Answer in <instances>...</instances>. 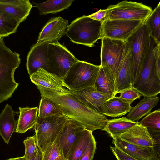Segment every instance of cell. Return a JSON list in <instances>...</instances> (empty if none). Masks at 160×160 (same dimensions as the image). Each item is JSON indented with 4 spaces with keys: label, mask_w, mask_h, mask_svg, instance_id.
Returning a JSON list of instances; mask_svg holds the SVG:
<instances>
[{
    "label": "cell",
    "mask_w": 160,
    "mask_h": 160,
    "mask_svg": "<svg viewBox=\"0 0 160 160\" xmlns=\"http://www.w3.org/2000/svg\"><path fill=\"white\" fill-rule=\"evenodd\" d=\"M41 97L49 99L61 109L63 115L75 120L92 132L103 129L108 119L106 116L87 108L69 93H62L37 87Z\"/></svg>",
    "instance_id": "1"
},
{
    "label": "cell",
    "mask_w": 160,
    "mask_h": 160,
    "mask_svg": "<svg viewBox=\"0 0 160 160\" xmlns=\"http://www.w3.org/2000/svg\"><path fill=\"white\" fill-rule=\"evenodd\" d=\"M21 62L20 54L12 52L0 39V103L10 98L19 85L14 73Z\"/></svg>",
    "instance_id": "2"
},
{
    "label": "cell",
    "mask_w": 160,
    "mask_h": 160,
    "mask_svg": "<svg viewBox=\"0 0 160 160\" xmlns=\"http://www.w3.org/2000/svg\"><path fill=\"white\" fill-rule=\"evenodd\" d=\"M66 35L74 43L93 47L103 38L102 22L84 15L68 25Z\"/></svg>",
    "instance_id": "3"
},
{
    "label": "cell",
    "mask_w": 160,
    "mask_h": 160,
    "mask_svg": "<svg viewBox=\"0 0 160 160\" xmlns=\"http://www.w3.org/2000/svg\"><path fill=\"white\" fill-rule=\"evenodd\" d=\"M128 40L131 44L133 62V86L140 76L147 57L153 45V40L144 22Z\"/></svg>",
    "instance_id": "4"
},
{
    "label": "cell",
    "mask_w": 160,
    "mask_h": 160,
    "mask_svg": "<svg viewBox=\"0 0 160 160\" xmlns=\"http://www.w3.org/2000/svg\"><path fill=\"white\" fill-rule=\"evenodd\" d=\"M67 119L59 114L43 118L38 116L34 126L35 135L38 147L42 153L54 142Z\"/></svg>",
    "instance_id": "5"
},
{
    "label": "cell",
    "mask_w": 160,
    "mask_h": 160,
    "mask_svg": "<svg viewBox=\"0 0 160 160\" xmlns=\"http://www.w3.org/2000/svg\"><path fill=\"white\" fill-rule=\"evenodd\" d=\"M101 65L78 60L74 64L63 78L68 89L94 87Z\"/></svg>",
    "instance_id": "6"
},
{
    "label": "cell",
    "mask_w": 160,
    "mask_h": 160,
    "mask_svg": "<svg viewBox=\"0 0 160 160\" xmlns=\"http://www.w3.org/2000/svg\"><path fill=\"white\" fill-rule=\"evenodd\" d=\"M108 19L141 21L144 22L153 10L142 3L123 1L106 8Z\"/></svg>",
    "instance_id": "7"
},
{
    "label": "cell",
    "mask_w": 160,
    "mask_h": 160,
    "mask_svg": "<svg viewBox=\"0 0 160 160\" xmlns=\"http://www.w3.org/2000/svg\"><path fill=\"white\" fill-rule=\"evenodd\" d=\"M153 46L147 57L139 78L132 86L144 97L157 96L160 92V79L155 72Z\"/></svg>",
    "instance_id": "8"
},
{
    "label": "cell",
    "mask_w": 160,
    "mask_h": 160,
    "mask_svg": "<svg viewBox=\"0 0 160 160\" xmlns=\"http://www.w3.org/2000/svg\"><path fill=\"white\" fill-rule=\"evenodd\" d=\"M47 58L52 73L62 78L72 66L79 60L58 42L48 43Z\"/></svg>",
    "instance_id": "9"
},
{
    "label": "cell",
    "mask_w": 160,
    "mask_h": 160,
    "mask_svg": "<svg viewBox=\"0 0 160 160\" xmlns=\"http://www.w3.org/2000/svg\"><path fill=\"white\" fill-rule=\"evenodd\" d=\"M126 42L106 37L101 39L100 65L110 70L115 78L121 63Z\"/></svg>",
    "instance_id": "10"
},
{
    "label": "cell",
    "mask_w": 160,
    "mask_h": 160,
    "mask_svg": "<svg viewBox=\"0 0 160 160\" xmlns=\"http://www.w3.org/2000/svg\"><path fill=\"white\" fill-rule=\"evenodd\" d=\"M85 129L84 126L72 119L68 118L57 136L55 142L61 156L67 160L73 147Z\"/></svg>",
    "instance_id": "11"
},
{
    "label": "cell",
    "mask_w": 160,
    "mask_h": 160,
    "mask_svg": "<svg viewBox=\"0 0 160 160\" xmlns=\"http://www.w3.org/2000/svg\"><path fill=\"white\" fill-rule=\"evenodd\" d=\"M143 22L138 20L107 19L102 23L103 37L126 42Z\"/></svg>",
    "instance_id": "12"
},
{
    "label": "cell",
    "mask_w": 160,
    "mask_h": 160,
    "mask_svg": "<svg viewBox=\"0 0 160 160\" xmlns=\"http://www.w3.org/2000/svg\"><path fill=\"white\" fill-rule=\"evenodd\" d=\"M133 62L131 42L127 40L119 70L115 78L116 94L132 86Z\"/></svg>",
    "instance_id": "13"
},
{
    "label": "cell",
    "mask_w": 160,
    "mask_h": 160,
    "mask_svg": "<svg viewBox=\"0 0 160 160\" xmlns=\"http://www.w3.org/2000/svg\"><path fill=\"white\" fill-rule=\"evenodd\" d=\"M49 43L46 41L36 43L31 48L27 56L26 63L30 76L40 68L52 73L47 58L48 47Z\"/></svg>",
    "instance_id": "14"
},
{
    "label": "cell",
    "mask_w": 160,
    "mask_h": 160,
    "mask_svg": "<svg viewBox=\"0 0 160 160\" xmlns=\"http://www.w3.org/2000/svg\"><path fill=\"white\" fill-rule=\"evenodd\" d=\"M69 90L71 95L86 107L100 113H102V103L109 99L98 92L94 87Z\"/></svg>",
    "instance_id": "15"
},
{
    "label": "cell",
    "mask_w": 160,
    "mask_h": 160,
    "mask_svg": "<svg viewBox=\"0 0 160 160\" xmlns=\"http://www.w3.org/2000/svg\"><path fill=\"white\" fill-rule=\"evenodd\" d=\"M115 147L137 160H160V153L154 147H144L130 144L119 137L113 138Z\"/></svg>",
    "instance_id": "16"
},
{
    "label": "cell",
    "mask_w": 160,
    "mask_h": 160,
    "mask_svg": "<svg viewBox=\"0 0 160 160\" xmlns=\"http://www.w3.org/2000/svg\"><path fill=\"white\" fill-rule=\"evenodd\" d=\"M32 82L37 87L62 93H69L68 87L64 83L63 78L49 72L43 68L38 69L30 76Z\"/></svg>",
    "instance_id": "17"
},
{
    "label": "cell",
    "mask_w": 160,
    "mask_h": 160,
    "mask_svg": "<svg viewBox=\"0 0 160 160\" xmlns=\"http://www.w3.org/2000/svg\"><path fill=\"white\" fill-rule=\"evenodd\" d=\"M68 21L62 17H58L50 20L40 33L37 43L44 42H58L66 34L68 26Z\"/></svg>",
    "instance_id": "18"
},
{
    "label": "cell",
    "mask_w": 160,
    "mask_h": 160,
    "mask_svg": "<svg viewBox=\"0 0 160 160\" xmlns=\"http://www.w3.org/2000/svg\"><path fill=\"white\" fill-rule=\"evenodd\" d=\"M120 138L130 144L144 147H154L157 145L153 138L144 126L137 124L122 134Z\"/></svg>",
    "instance_id": "19"
},
{
    "label": "cell",
    "mask_w": 160,
    "mask_h": 160,
    "mask_svg": "<svg viewBox=\"0 0 160 160\" xmlns=\"http://www.w3.org/2000/svg\"><path fill=\"white\" fill-rule=\"evenodd\" d=\"M32 7V4L28 0H0V10L20 23L26 20Z\"/></svg>",
    "instance_id": "20"
},
{
    "label": "cell",
    "mask_w": 160,
    "mask_h": 160,
    "mask_svg": "<svg viewBox=\"0 0 160 160\" xmlns=\"http://www.w3.org/2000/svg\"><path fill=\"white\" fill-rule=\"evenodd\" d=\"M94 87L98 92L109 99L117 94L115 77L106 67L101 66Z\"/></svg>",
    "instance_id": "21"
},
{
    "label": "cell",
    "mask_w": 160,
    "mask_h": 160,
    "mask_svg": "<svg viewBox=\"0 0 160 160\" xmlns=\"http://www.w3.org/2000/svg\"><path fill=\"white\" fill-rule=\"evenodd\" d=\"M131 107L126 100L115 96L102 103V113L111 117H119L129 112Z\"/></svg>",
    "instance_id": "22"
},
{
    "label": "cell",
    "mask_w": 160,
    "mask_h": 160,
    "mask_svg": "<svg viewBox=\"0 0 160 160\" xmlns=\"http://www.w3.org/2000/svg\"><path fill=\"white\" fill-rule=\"evenodd\" d=\"M16 127L14 112L11 106L7 104L0 114V135L7 144Z\"/></svg>",
    "instance_id": "23"
},
{
    "label": "cell",
    "mask_w": 160,
    "mask_h": 160,
    "mask_svg": "<svg viewBox=\"0 0 160 160\" xmlns=\"http://www.w3.org/2000/svg\"><path fill=\"white\" fill-rule=\"evenodd\" d=\"M159 101V97L157 96L144 97L136 105L131 107L127 118L133 121H138L150 113L152 109L158 104Z\"/></svg>",
    "instance_id": "24"
},
{
    "label": "cell",
    "mask_w": 160,
    "mask_h": 160,
    "mask_svg": "<svg viewBox=\"0 0 160 160\" xmlns=\"http://www.w3.org/2000/svg\"><path fill=\"white\" fill-rule=\"evenodd\" d=\"M19 115L15 132L23 133L34 126L37 121V107H19Z\"/></svg>",
    "instance_id": "25"
},
{
    "label": "cell",
    "mask_w": 160,
    "mask_h": 160,
    "mask_svg": "<svg viewBox=\"0 0 160 160\" xmlns=\"http://www.w3.org/2000/svg\"><path fill=\"white\" fill-rule=\"evenodd\" d=\"M139 123L138 121H133L123 117L120 118L108 119L103 130L113 138L119 137L122 134Z\"/></svg>",
    "instance_id": "26"
},
{
    "label": "cell",
    "mask_w": 160,
    "mask_h": 160,
    "mask_svg": "<svg viewBox=\"0 0 160 160\" xmlns=\"http://www.w3.org/2000/svg\"><path fill=\"white\" fill-rule=\"evenodd\" d=\"M73 0H50L42 3H34L41 15L56 13L68 8Z\"/></svg>",
    "instance_id": "27"
},
{
    "label": "cell",
    "mask_w": 160,
    "mask_h": 160,
    "mask_svg": "<svg viewBox=\"0 0 160 160\" xmlns=\"http://www.w3.org/2000/svg\"><path fill=\"white\" fill-rule=\"evenodd\" d=\"M144 23L156 45L160 44V2Z\"/></svg>",
    "instance_id": "28"
},
{
    "label": "cell",
    "mask_w": 160,
    "mask_h": 160,
    "mask_svg": "<svg viewBox=\"0 0 160 160\" xmlns=\"http://www.w3.org/2000/svg\"><path fill=\"white\" fill-rule=\"evenodd\" d=\"M21 23L6 12L0 10V38L15 33Z\"/></svg>",
    "instance_id": "29"
},
{
    "label": "cell",
    "mask_w": 160,
    "mask_h": 160,
    "mask_svg": "<svg viewBox=\"0 0 160 160\" xmlns=\"http://www.w3.org/2000/svg\"><path fill=\"white\" fill-rule=\"evenodd\" d=\"M93 136L92 132L85 129L73 147L67 160H79Z\"/></svg>",
    "instance_id": "30"
},
{
    "label": "cell",
    "mask_w": 160,
    "mask_h": 160,
    "mask_svg": "<svg viewBox=\"0 0 160 160\" xmlns=\"http://www.w3.org/2000/svg\"><path fill=\"white\" fill-rule=\"evenodd\" d=\"M38 117L43 118L59 114L63 115L60 108L50 99L41 97L40 101Z\"/></svg>",
    "instance_id": "31"
},
{
    "label": "cell",
    "mask_w": 160,
    "mask_h": 160,
    "mask_svg": "<svg viewBox=\"0 0 160 160\" xmlns=\"http://www.w3.org/2000/svg\"><path fill=\"white\" fill-rule=\"evenodd\" d=\"M140 125L146 127L148 130L160 132V110L151 112L139 122Z\"/></svg>",
    "instance_id": "32"
},
{
    "label": "cell",
    "mask_w": 160,
    "mask_h": 160,
    "mask_svg": "<svg viewBox=\"0 0 160 160\" xmlns=\"http://www.w3.org/2000/svg\"><path fill=\"white\" fill-rule=\"evenodd\" d=\"M25 153L24 156L27 160L37 157L39 149L37 146L35 135L28 137L24 140Z\"/></svg>",
    "instance_id": "33"
},
{
    "label": "cell",
    "mask_w": 160,
    "mask_h": 160,
    "mask_svg": "<svg viewBox=\"0 0 160 160\" xmlns=\"http://www.w3.org/2000/svg\"><path fill=\"white\" fill-rule=\"evenodd\" d=\"M120 93L119 97L130 104L134 100L139 99L141 96L139 92L133 86L123 91Z\"/></svg>",
    "instance_id": "34"
},
{
    "label": "cell",
    "mask_w": 160,
    "mask_h": 160,
    "mask_svg": "<svg viewBox=\"0 0 160 160\" xmlns=\"http://www.w3.org/2000/svg\"><path fill=\"white\" fill-rule=\"evenodd\" d=\"M60 155H61L60 150L54 142L42 153L43 160H55Z\"/></svg>",
    "instance_id": "35"
},
{
    "label": "cell",
    "mask_w": 160,
    "mask_h": 160,
    "mask_svg": "<svg viewBox=\"0 0 160 160\" xmlns=\"http://www.w3.org/2000/svg\"><path fill=\"white\" fill-rule=\"evenodd\" d=\"M96 149V142L93 136L79 160H92Z\"/></svg>",
    "instance_id": "36"
},
{
    "label": "cell",
    "mask_w": 160,
    "mask_h": 160,
    "mask_svg": "<svg viewBox=\"0 0 160 160\" xmlns=\"http://www.w3.org/2000/svg\"><path fill=\"white\" fill-rule=\"evenodd\" d=\"M160 44L153 47L152 52L154 60L155 70L156 73L160 79Z\"/></svg>",
    "instance_id": "37"
},
{
    "label": "cell",
    "mask_w": 160,
    "mask_h": 160,
    "mask_svg": "<svg viewBox=\"0 0 160 160\" xmlns=\"http://www.w3.org/2000/svg\"><path fill=\"white\" fill-rule=\"evenodd\" d=\"M110 148L118 160H137L115 147L110 146Z\"/></svg>",
    "instance_id": "38"
},
{
    "label": "cell",
    "mask_w": 160,
    "mask_h": 160,
    "mask_svg": "<svg viewBox=\"0 0 160 160\" xmlns=\"http://www.w3.org/2000/svg\"><path fill=\"white\" fill-rule=\"evenodd\" d=\"M88 16L93 19L103 22L108 19L107 9H100L97 12Z\"/></svg>",
    "instance_id": "39"
},
{
    "label": "cell",
    "mask_w": 160,
    "mask_h": 160,
    "mask_svg": "<svg viewBox=\"0 0 160 160\" xmlns=\"http://www.w3.org/2000/svg\"><path fill=\"white\" fill-rule=\"evenodd\" d=\"M28 160H43L42 153L39 149V153L37 157L35 158H32Z\"/></svg>",
    "instance_id": "40"
},
{
    "label": "cell",
    "mask_w": 160,
    "mask_h": 160,
    "mask_svg": "<svg viewBox=\"0 0 160 160\" xmlns=\"http://www.w3.org/2000/svg\"><path fill=\"white\" fill-rule=\"evenodd\" d=\"M7 160H27L24 156L14 158H11Z\"/></svg>",
    "instance_id": "41"
},
{
    "label": "cell",
    "mask_w": 160,
    "mask_h": 160,
    "mask_svg": "<svg viewBox=\"0 0 160 160\" xmlns=\"http://www.w3.org/2000/svg\"><path fill=\"white\" fill-rule=\"evenodd\" d=\"M55 160H64V159L61 155H60Z\"/></svg>",
    "instance_id": "42"
}]
</instances>
